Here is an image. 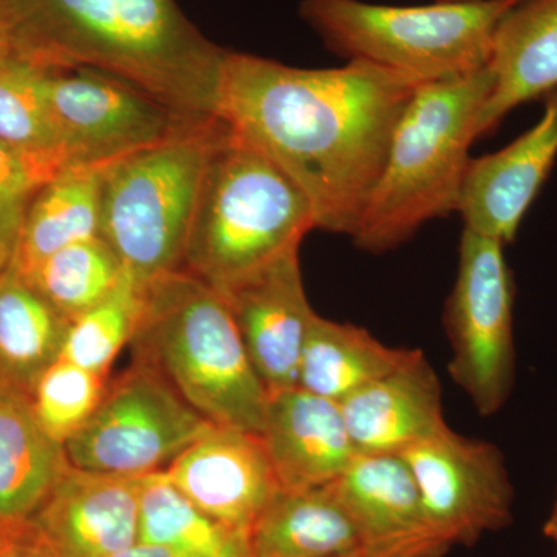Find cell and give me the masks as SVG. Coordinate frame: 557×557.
I'll list each match as a JSON object with an SVG mask.
<instances>
[{
  "instance_id": "1",
  "label": "cell",
  "mask_w": 557,
  "mask_h": 557,
  "mask_svg": "<svg viewBox=\"0 0 557 557\" xmlns=\"http://www.w3.org/2000/svg\"><path fill=\"white\" fill-rule=\"evenodd\" d=\"M420 84L364 61L299 69L226 51L218 116L299 186L317 228L351 237Z\"/></svg>"
},
{
  "instance_id": "2",
  "label": "cell",
  "mask_w": 557,
  "mask_h": 557,
  "mask_svg": "<svg viewBox=\"0 0 557 557\" xmlns=\"http://www.w3.org/2000/svg\"><path fill=\"white\" fill-rule=\"evenodd\" d=\"M10 53L39 67L94 69L190 120L218 116L226 50L175 0H0Z\"/></svg>"
},
{
  "instance_id": "3",
  "label": "cell",
  "mask_w": 557,
  "mask_h": 557,
  "mask_svg": "<svg viewBox=\"0 0 557 557\" xmlns=\"http://www.w3.org/2000/svg\"><path fill=\"white\" fill-rule=\"evenodd\" d=\"M493 89L490 67L417 87L399 116L386 160L351 234L383 255L431 220L457 212L479 113Z\"/></svg>"
},
{
  "instance_id": "4",
  "label": "cell",
  "mask_w": 557,
  "mask_h": 557,
  "mask_svg": "<svg viewBox=\"0 0 557 557\" xmlns=\"http://www.w3.org/2000/svg\"><path fill=\"white\" fill-rule=\"evenodd\" d=\"M132 344L209 423L262 432L270 395L218 289L183 270L145 282Z\"/></svg>"
},
{
  "instance_id": "5",
  "label": "cell",
  "mask_w": 557,
  "mask_h": 557,
  "mask_svg": "<svg viewBox=\"0 0 557 557\" xmlns=\"http://www.w3.org/2000/svg\"><path fill=\"white\" fill-rule=\"evenodd\" d=\"M314 228L306 194L230 127L209 160L180 270L219 292L299 249Z\"/></svg>"
},
{
  "instance_id": "6",
  "label": "cell",
  "mask_w": 557,
  "mask_h": 557,
  "mask_svg": "<svg viewBox=\"0 0 557 557\" xmlns=\"http://www.w3.org/2000/svg\"><path fill=\"white\" fill-rule=\"evenodd\" d=\"M228 129L220 116L188 121L170 137L110 164L100 237L139 284L182 269L209 160Z\"/></svg>"
},
{
  "instance_id": "7",
  "label": "cell",
  "mask_w": 557,
  "mask_h": 557,
  "mask_svg": "<svg viewBox=\"0 0 557 557\" xmlns=\"http://www.w3.org/2000/svg\"><path fill=\"white\" fill-rule=\"evenodd\" d=\"M522 0H446L395 7L362 0H302L300 17L330 50L420 83L485 69L502 20Z\"/></svg>"
},
{
  "instance_id": "8",
  "label": "cell",
  "mask_w": 557,
  "mask_h": 557,
  "mask_svg": "<svg viewBox=\"0 0 557 557\" xmlns=\"http://www.w3.org/2000/svg\"><path fill=\"white\" fill-rule=\"evenodd\" d=\"M500 242L465 230L445 307L449 372L480 416L504 408L515 386V282Z\"/></svg>"
},
{
  "instance_id": "9",
  "label": "cell",
  "mask_w": 557,
  "mask_h": 557,
  "mask_svg": "<svg viewBox=\"0 0 557 557\" xmlns=\"http://www.w3.org/2000/svg\"><path fill=\"white\" fill-rule=\"evenodd\" d=\"M212 426L160 373L137 361L106 388L64 448L72 467L141 478L168 467Z\"/></svg>"
},
{
  "instance_id": "10",
  "label": "cell",
  "mask_w": 557,
  "mask_h": 557,
  "mask_svg": "<svg viewBox=\"0 0 557 557\" xmlns=\"http://www.w3.org/2000/svg\"><path fill=\"white\" fill-rule=\"evenodd\" d=\"M47 95L67 166L113 163L193 121L134 84L94 69L50 72Z\"/></svg>"
},
{
  "instance_id": "11",
  "label": "cell",
  "mask_w": 557,
  "mask_h": 557,
  "mask_svg": "<svg viewBox=\"0 0 557 557\" xmlns=\"http://www.w3.org/2000/svg\"><path fill=\"white\" fill-rule=\"evenodd\" d=\"M399 456L416 479L429 525L446 547L474 544L511 522V480L493 443L446 426Z\"/></svg>"
},
{
  "instance_id": "12",
  "label": "cell",
  "mask_w": 557,
  "mask_h": 557,
  "mask_svg": "<svg viewBox=\"0 0 557 557\" xmlns=\"http://www.w3.org/2000/svg\"><path fill=\"white\" fill-rule=\"evenodd\" d=\"M269 395L298 386L300 355L313 319L299 249L219 289Z\"/></svg>"
},
{
  "instance_id": "13",
  "label": "cell",
  "mask_w": 557,
  "mask_h": 557,
  "mask_svg": "<svg viewBox=\"0 0 557 557\" xmlns=\"http://www.w3.org/2000/svg\"><path fill=\"white\" fill-rule=\"evenodd\" d=\"M209 518L251 533L281 486L260 434L212 426L163 469Z\"/></svg>"
},
{
  "instance_id": "14",
  "label": "cell",
  "mask_w": 557,
  "mask_h": 557,
  "mask_svg": "<svg viewBox=\"0 0 557 557\" xmlns=\"http://www.w3.org/2000/svg\"><path fill=\"white\" fill-rule=\"evenodd\" d=\"M557 159V90L545 97L541 121L507 148L471 159L457 212L465 230L511 244Z\"/></svg>"
},
{
  "instance_id": "15",
  "label": "cell",
  "mask_w": 557,
  "mask_h": 557,
  "mask_svg": "<svg viewBox=\"0 0 557 557\" xmlns=\"http://www.w3.org/2000/svg\"><path fill=\"white\" fill-rule=\"evenodd\" d=\"M368 557H442L412 472L401 456L359 454L335 483Z\"/></svg>"
},
{
  "instance_id": "16",
  "label": "cell",
  "mask_w": 557,
  "mask_h": 557,
  "mask_svg": "<svg viewBox=\"0 0 557 557\" xmlns=\"http://www.w3.org/2000/svg\"><path fill=\"white\" fill-rule=\"evenodd\" d=\"M141 478L70 465L33 523L60 557L119 555L138 542Z\"/></svg>"
},
{
  "instance_id": "17",
  "label": "cell",
  "mask_w": 557,
  "mask_h": 557,
  "mask_svg": "<svg viewBox=\"0 0 557 557\" xmlns=\"http://www.w3.org/2000/svg\"><path fill=\"white\" fill-rule=\"evenodd\" d=\"M260 437L282 491L332 485L359 456L339 403L299 386L271 395Z\"/></svg>"
},
{
  "instance_id": "18",
  "label": "cell",
  "mask_w": 557,
  "mask_h": 557,
  "mask_svg": "<svg viewBox=\"0 0 557 557\" xmlns=\"http://www.w3.org/2000/svg\"><path fill=\"white\" fill-rule=\"evenodd\" d=\"M358 454L399 456L448 426L442 386L423 351L339 403Z\"/></svg>"
},
{
  "instance_id": "19",
  "label": "cell",
  "mask_w": 557,
  "mask_h": 557,
  "mask_svg": "<svg viewBox=\"0 0 557 557\" xmlns=\"http://www.w3.org/2000/svg\"><path fill=\"white\" fill-rule=\"evenodd\" d=\"M493 89L475 135L491 134L520 104L557 90V0H522L498 24L490 62Z\"/></svg>"
},
{
  "instance_id": "20",
  "label": "cell",
  "mask_w": 557,
  "mask_h": 557,
  "mask_svg": "<svg viewBox=\"0 0 557 557\" xmlns=\"http://www.w3.org/2000/svg\"><path fill=\"white\" fill-rule=\"evenodd\" d=\"M69 468L64 446L40 429L30 399L0 388V534L30 527Z\"/></svg>"
},
{
  "instance_id": "21",
  "label": "cell",
  "mask_w": 557,
  "mask_h": 557,
  "mask_svg": "<svg viewBox=\"0 0 557 557\" xmlns=\"http://www.w3.org/2000/svg\"><path fill=\"white\" fill-rule=\"evenodd\" d=\"M110 164L64 168L36 193L11 265L17 273L69 245L100 237L102 185Z\"/></svg>"
},
{
  "instance_id": "22",
  "label": "cell",
  "mask_w": 557,
  "mask_h": 557,
  "mask_svg": "<svg viewBox=\"0 0 557 557\" xmlns=\"http://www.w3.org/2000/svg\"><path fill=\"white\" fill-rule=\"evenodd\" d=\"M416 350L388 347L368 330L314 314L302 355L298 386L341 403L408 362Z\"/></svg>"
},
{
  "instance_id": "23",
  "label": "cell",
  "mask_w": 557,
  "mask_h": 557,
  "mask_svg": "<svg viewBox=\"0 0 557 557\" xmlns=\"http://www.w3.org/2000/svg\"><path fill=\"white\" fill-rule=\"evenodd\" d=\"M358 547L332 485L278 491L249 533L251 557H332Z\"/></svg>"
},
{
  "instance_id": "24",
  "label": "cell",
  "mask_w": 557,
  "mask_h": 557,
  "mask_svg": "<svg viewBox=\"0 0 557 557\" xmlns=\"http://www.w3.org/2000/svg\"><path fill=\"white\" fill-rule=\"evenodd\" d=\"M67 327L13 267L0 273V388L32 399L40 375L61 358Z\"/></svg>"
},
{
  "instance_id": "25",
  "label": "cell",
  "mask_w": 557,
  "mask_h": 557,
  "mask_svg": "<svg viewBox=\"0 0 557 557\" xmlns=\"http://www.w3.org/2000/svg\"><path fill=\"white\" fill-rule=\"evenodd\" d=\"M50 70L13 53L0 58V143L50 182L65 166L64 149L51 116Z\"/></svg>"
},
{
  "instance_id": "26",
  "label": "cell",
  "mask_w": 557,
  "mask_h": 557,
  "mask_svg": "<svg viewBox=\"0 0 557 557\" xmlns=\"http://www.w3.org/2000/svg\"><path fill=\"white\" fill-rule=\"evenodd\" d=\"M138 542L197 557H251L248 534L205 515L163 469L141 478Z\"/></svg>"
},
{
  "instance_id": "27",
  "label": "cell",
  "mask_w": 557,
  "mask_h": 557,
  "mask_svg": "<svg viewBox=\"0 0 557 557\" xmlns=\"http://www.w3.org/2000/svg\"><path fill=\"white\" fill-rule=\"evenodd\" d=\"M20 274L70 322L108 298L126 270L115 251L94 237L69 245Z\"/></svg>"
},
{
  "instance_id": "28",
  "label": "cell",
  "mask_w": 557,
  "mask_h": 557,
  "mask_svg": "<svg viewBox=\"0 0 557 557\" xmlns=\"http://www.w3.org/2000/svg\"><path fill=\"white\" fill-rule=\"evenodd\" d=\"M141 310L143 284L126 271L108 298L69 322L61 358L108 376L121 348L134 339Z\"/></svg>"
},
{
  "instance_id": "29",
  "label": "cell",
  "mask_w": 557,
  "mask_h": 557,
  "mask_svg": "<svg viewBox=\"0 0 557 557\" xmlns=\"http://www.w3.org/2000/svg\"><path fill=\"white\" fill-rule=\"evenodd\" d=\"M108 388V376L60 358L33 388L32 409L40 429L64 446L86 426Z\"/></svg>"
},
{
  "instance_id": "30",
  "label": "cell",
  "mask_w": 557,
  "mask_h": 557,
  "mask_svg": "<svg viewBox=\"0 0 557 557\" xmlns=\"http://www.w3.org/2000/svg\"><path fill=\"white\" fill-rule=\"evenodd\" d=\"M46 183L28 161L0 143V273L13 265L28 208Z\"/></svg>"
},
{
  "instance_id": "31",
  "label": "cell",
  "mask_w": 557,
  "mask_h": 557,
  "mask_svg": "<svg viewBox=\"0 0 557 557\" xmlns=\"http://www.w3.org/2000/svg\"><path fill=\"white\" fill-rule=\"evenodd\" d=\"M0 557H60L49 547L38 528L33 525L16 533L0 534Z\"/></svg>"
},
{
  "instance_id": "32",
  "label": "cell",
  "mask_w": 557,
  "mask_h": 557,
  "mask_svg": "<svg viewBox=\"0 0 557 557\" xmlns=\"http://www.w3.org/2000/svg\"><path fill=\"white\" fill-rule=\"evenodd\" d=\"M112 557H197L194 555H189V553L178 552V549L164 547V545H156V544H143V542H137V544L132 545V547L124 549V552H120L119 555Z\"/></svg>"
},
{
  "instance_id": "33",
  "label": "cell",
  "mask_w": 557,
  "mask_h": 557,
  "mask_svg": "<svg viewBox=\"0 0 557 557\" xmlns=\"http://www.w3.org/2000/svg\"><path fill=\"white\" fill-rule=\"evenodd\" d=\"M545 534H547V537L552 539V541H555L557 545V498L552 515H549L547 523H545Z\"/></svg>"
},
{
  "instance_id": "34",
  "label": "cell",
  "mask_w": 557,
  "mask_h": 557,
  "mask_svg": "<svg viewBox=\"0 0 557 557\" xmlns=\"http://www.w3.org/2000/svg\"><path fill=\"white\" fill-rule=\"evenodd\" d=\"M332 557H368L361 548L351 549V552L343 553V555H336Z\"/></svg>"
},
{
  "instance_id": "35",
  "label": "cell",
  "mask_w": 557,
  "mask_h": 557,
  "mask_svg": "<svg viewBox=\"0 0 557 557\" xmlns=\"http://www.w3.org/2000/svg\"><path fill=\"white\" fill-rule=\"evenodd\" d=\"M9 47H7L5 40L2 39V36H0V58L5 57L7 53H9Z\"/></svg>"
},
{
  "instance_id": "36",
  "label": "cell",
  "mask_w": 557,
  "mask_h": 557,
  "mask_svg": "<svg viewBox=\"0 0 557 557\" xmlns=\"http://www.w3.org/2000/svg\"><path fill=\"white\" fill-rule=\"evenodd\" d=\"M440 2H446V0H440Z\"/></svg>"
},
{
  "instance_id": "37",
  "label": "cell",
  "mask_w": 557,
  "mask_h": 557,
  "mask_svg": "<svg viewBox=\"0 0 557 557\" xmlns=\"http://www.w3.org/2000/svg\"><path fill=\"white\" fill-rule=\"evenodd\" d=\"M556 557H557V555H556Z\"/></svg>"
}]
</instances>
